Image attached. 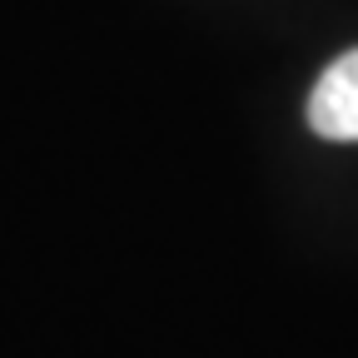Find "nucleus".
<instances>
[{
	"instance_id": "f257e3e1",
	"label": "nucleus",
	"mask_w": 358,
	"mask_h": 358,
	"mask_svg": "<svg viewBox=\"0 0 358 358\" xmlns=\"http://www.w3.org/2000/svg\"><path fill=\"white\" fill-rule=\"evenodd\" d=\"M308 124L313 134L324 140H338V145H358V50L338 55L319 85L308 95Z\"/></svg>"
}]
</instances>
